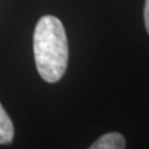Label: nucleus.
Returning <instances> with one entry per match:
<instances>
[{
	"instance_id": "1",
	"label": "nucleus",
	"mask_w": 149,
	"mask_h": 149,
	"mask_svg": "<svg viewBox=\"0 0 149 149\" xmlns=\"http://www.w3.org/2000/svg\"><path fill=\"white\" fill-rule=\"evenodd\" d=\"M34 56L37 72L44 81L55 83L66 72L68 44L60 19L45 15L37 21L34 31Z\"/></svg>"
},
{
	"instance_id": "2",
	"label": "nucleus",
	"mask_w": 149,
	"mask_h": 149,
	"mask_svg": "<svg viewBox=\"0 0 149 149\" xmlns=\"http://www.w3.org/2000/svg\"><path fill=\"white\" fill-rule=\"evenodd\" d=\"M91 149H123L125 148V139L119 133H107L90 147Z\"/></svg>"
},
{
	"instance_id": "3",
	"label": "nucleus",
	"mask_w": 149,
	"mask_h": 149,
	"mask_svg": "<svg viewBox=\"0 0 149 149\" xmlns=\"http://www.w3.org/2000/svg\"><path fill=\"white\" fill-rule=\"evenodd\" d=\"M14 138V125L10 117L0 103V144L11 143Z\"/></svg>"
},
{
	"instance_id": "4",
	"label": "nucleus",
	"mask_w": 149,
	"mask_h": 149,
	"mask_svg": "<svg viewBox=\"0 0 149 149\" xmlns=\"http://www.w3.org/2000/svg\"><path fill=\"white\" fill-rule=\"evenodd\" d=\"M144 22L147 32L149 34V0H146V6H144Z\"/></svg>"
}]
</instances>
